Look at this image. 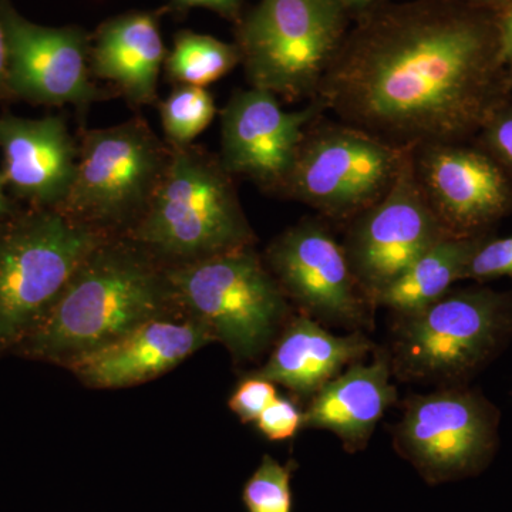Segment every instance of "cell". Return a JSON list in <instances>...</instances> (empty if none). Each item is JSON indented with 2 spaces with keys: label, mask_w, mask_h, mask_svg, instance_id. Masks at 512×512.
<instances>
[{
  "label": "cell",
  "mask_w": 512,
  "mask_h": 512,
  "mask_svg": "<svg viewBox=\"0 0 512 512\" xmlns=\"http://www.w3.org/2000/svg\"><path fill=\"white\" fill-rule=\"evenodd\" d=\"M173 308L165 265L130 239L110 237L13 353L67 367Z\"/></svg>",
  "instance_id": "7a4b0ae2"
},
{
  "label": "cell",
  "mask_w": 512,
  "mask_h": 512,
  "mask_svg": "<svg viewBox=\"0 0 512 512\" xmlns=\"http://www.w3.org/2000/svg\"><path fill=\"white\" fill-rule=\"evenodd\" d=\"M295 461L281 464L265 454L244 485L242 501L248 512H292L291 480Z\"/></svg>",
  "instance_id": "cb8c5ba5"
},
{
  "label": "cell",
  "mask_w": 512,
  "mask_h": 512,
  "mask_svg": "<svg viewBox=\"0 0 512 512\" xmlns=\"http://www.w3.org/2000/svg\"><path fill=\"white\" fill-rule=\"evenodd\" d=\"M500 278H512V237L488 238L470 259L463 274V281L487 282Z\"/></svg>",
  "instance_id": "d4e9b609"
},
{
  "label": "cell",
  "mask_w": 512,
  "mask_h": 512,
  "mask_svg": "<svg viewBox=\"0 0 512 512\" xmlns=\"http://www.w3.org/2000/svg\"><path fill=\"white\" fill-rule=\"evenodd\" d=\"M363 332L333 335L318 320L299 313L286 323L261 369L252 373L311 400L345 367L375 350Z\"/></svg>",
  "instance_id": "ffe728a7"
},
{
  "label": "cell",
  "mask_w": 512,
  "mask_h": 512,
  "mask_svg": "<svg viewBox=\"0 0 512 512\" xmlns=\"http://www.w3.org/2000/svg\"><path fill=\"white\" fill-rule=\"evenodd\" d=\"M264 261L288 301L325 325L372 328L373 303L350 268L345 248L318 220H303L268 245Z\"/></svg>",
  "instance_id": "8fae6325"
},
{
  "label": "cell",
  "mask_w": 512,
  "mask_h": 512,
  "mask_svg": "<svg viewBox=\"0 0 512 512\" xmlns=\"http://www.w3.org/2000/svg\"><path fill=\"white\" fill-rule=\"evenodd\" d=\"M392 376L387 352L370 363H353L309 400L302 429L330 431L348 453L365 450L384 413L397 402Z\"/></svg>",
  "instance_id": "ac0fdd59"
},
{
  "label": "cell",
  "mask_w": 512,
  "mask_h": 512,
  "mask_svg": "<svg viewBox=\"0 0 512 512\" xmlns=\"http://www.w3.org/2000/svg\"><path fill=\"white\" fill-rule=\"evenodd\" d=\"M338 2L346 9V12L349 13L350 18L353 20L359 18V16L366 13L367 10L380 5L384 0H338Z\"/></svg>",
  "instance_id": "d6a6232c"
},
{
  "label": "cell",
  "mask_w": 512,
  "mask_h": 512,
  "mask_svg": "<svg viewBox=\"0 0 512 512\" xmlns=\"http://www.w3.org/2000/svg\"><path fill=\"white\" fill-rule=\"evenodd\" d=\"M175 308L198 319L239 362L256 360L279 338L291 306L254 247L165 265Z\"/></svg>",
  "instance_id": "8992f818"
},
{
  "label": "cell",
  "mask_w": 512,
  "mask_h": 512,
  "mask_svg": "<svg viewBox=\"0 0 512 512\" xmlns=\"http://www.w3.org/2000/svg\"><path fill=\"white\" fill-rule=\"evenodd\" d=\"M10 100L8 89V53H6L5 29L0 16V104Z\"/></svg>",
  "instance_id": "f546056e"
},
{
  "label": "cell",
  "mask_w": 512,
  "mask_h": 512,
  "mask_svg": "<svg viewBox=\"0 0 512 512\" xmlns=\"http://www.w3.org/2000/svg\"><path fill=\"white\" fill-rule=\"evenodd\" d=\"M279 195L303 202L330 220H353L382 200L412 150H402L359 128L316 126Z\"/></svg>",
  "instance_id": "30bf717a"
},
{
  "label": "cell",
  "mask_w": 512,
  "mask_h": 512,
  "mask_svg": "<svg viewBox=\"0 0 512 512\" xmlns=\"http://www.w3.org/2000/svg\"><path fill=\"white\" fill-rule=\"evenodd\" d=\"M241 64L235 43L217 37L181 30L167 53L164 69L175 86L207 87L221 80Z\"/></svg>",
  "instance_id": "7402d4cb"
},
{
  "label": "cell",
  "mask_w": 512,
  "mask_h": 512,
  "mask_svg": "<svg viewBox=\"0 0 512 512\" xmlns=\"http://www.w3.org/2000/svg\"><path fill=\"white\" fill-rule=\"evenodd\" d=\"M276 397L278 392L275 383L252 375L238 384L229 397L228 406L244 423H255Z\"/></svg>",
  "instance_id": "484cf974"
},
{
  "label": "cell",
  "mask_w": 512,
  "mask_h": 512,
  "mask_svg": "<svg viewBox=\"0 0 512 512\" xmlns=\"http://www.w3.org/2000/svg\"><path fill=\"white\" fill-rule=\"evenodd\" d=\"M167 59L160 16L128 12L101 23L92 35L93 77L113 84L133 107L158 103V79Z\"/></svg>",
  "instance_id": "d6986e66"
},
{
  "label": "cell",
  "mask_w": 512,
  "mask_h": 512,
  "mask_svg": "<svg viewBox=\"0 0 512 512\" xmlns=\"http://www.w3.org/2000/svg\"><path fill=\"white\" fill-rule=\"evenodd\" d=\"M501 49L505 62H512V8L501 18Z\"/></svg>",
  "instance_id": "4dcf8cb0"
},
{
  "label": "cell",
  "mask_w": 512,
  "mask_h": 512,
  "mask_svg": "<svg viewBox=\"0 0 512 512\" xmlns=\"http://www.w3.org/2000/svg\"><path fill=\"white\" fill-rule=\"evenodd\" d=\"M167 5L177 15H183L191 9L204 8L235 23L242 16V0H167Z\"/></svg>",
  "instance_id": "f1b7e54d"
},
{
  "label": "cell",
  "mask_w": 512,
  "mask_h": 512,
  "mask_svg": "<svg viewBox=\"0 0 512 512\" xmlns=\"http://www.w3.org/2000/svg\"><path fill=\"white\" fill-rule=\"evenodd\" d=\"M255 423L266 439L271 441L289 440L293 439L302 429L303 412L292 400L278 396L266 407Z\"/></svg>",
  "instance_id": "4316f807"
},
{
  "label": "cell",
  "mask_w": 512,
  "mask_h": 512,
  "mask_svg": "<svg viewBox=\"0 0 512 512\" xmlns=\"http://www.w3.org/2000/svg\"><path fill=\"white\" fill-rule=\"evenodd\" d=\"M157 106L165 143L173 148L194 144L217 114L214 97L205 87L175 86Z\"/></svg>",
  "instance_id": "603a6c76"
},
{
  "label": "cell",
  "mask_w": 512,
  "mask_h": 512,
  "mask_svg": "<svg viewBox=\"0 0 512 512\" xmlns=\"http://www.w3.org/2000/svg\"><path fill=\"white\" fill-rule=\"evenodd\" d=\"M8 53L10 100L37 106H73L86 114L97 101L116 97L93 82L92 35L79 26L49 28L23 18L0 0Z\"/></svg>",
  "instance_id": "7c38bea8"
},
{
  "label": "cell",
  "mask_w": 512,
  "mask_h": 512,
  "mask_svg": "<svg viewBox=\"0 0 512 512\" xmlns=\"http://www.w3.org/2000/svg\"><path fill=\"white\" fill-rule=\"evenodd\" d=\"M510 76H511V83H512V62L510 63Z\"/></svg>",
  "instance_id": "e575fe53"
},
{
  "label": "cell",
  "mask_w": 512,
  "mask_h": 512,
  "mask_svg": "<svg viewBox=\"0 0 512 512\" xmlns=\"http://www.w3.org/2000/svg\"><path fill=\"white\" fill-rule=\"evenodd\" d=\"M483 150L497 161L512 178V103L491 119L480 133Z\"/></svg>",
  "instance_id": "83f0119b"
},
{
  "label": "cell",
  "mask_w": 512,
  "mask_h": 512,
  "mask_svg": "<svg viewBox=\"0 0 512 512\" xmlns=\"http://www.w3.org/2000/svg\"><path fill=\"white\" fill-rule=\"evenodd\" d=\"M443 238L446 232L424 197L410 151L382 200L353 218L343 248L375 306L376 296Z\"/></svg>",
  "instance_id": "4fadbf2b"
},
{
  "label": "cell",
  "mask_w": 512,
  "mask_h": 512,
  "mask_svg": "<svg viewBox=\"0 0 512 512\" xmlns=\"http://www.w3.org/2000/svg\"><path fill=\"white\" fill-rule=\"evenodd\" d=\"M124 237L164 265L183 264L245 247L256 237L234 177L220 156L171 147V160L150 207Z\"/></svg>",
  "instance_id": "3957f363"
},
{
  "label": "cell",
  "mask_w": 512,
  "mask_h": 512,
  "mask_svg": "<svg viewBox=\"0 0 512 512\" xmlns=\"http://www.w3.org/2000/svg\"><path fill=\"white\" fill-rule=\"evenodd\" d=\"M19 207V202L9 194L5 177H3L2 170H0V221L8 218L9 215H12Z\"/></svg>",
  "instance_id": "1f68e13d"
},
{
  "label": "cell",
  "mask_w": 512,
  "mask_h": 512,
  "mask_svg": "<svg viewBox=\"0 0 512 512\" xmlns=\"http://www.w3.org/2000/svg\"><path fill=\"white\" fill-rule=\"evenodd\" d=\"M323 107L285 111L266 90H237L221 110V163L232 177H244L262 191L278 194L291 174L306 130Z\"/></svg>",
  "instance_id": "9a60e30c"
},
{
  "label": "cell",
  "mask_w": 512,
  "mask_h": 512,
  "mask_svg": "<svg viewBox=\"0 0 512 512\" xmlns=\"http://www.w3.org/2000/svg\"><path fill=\"white\" fill-rule=\"evenodd\" d=\"M107 234L56 208L20 205L0 221V356L36 328Z\"/></svg>",
  "instance_id": "5b68a950"
},
{
  "label": "cell",
  "mask_w": 512,
  "mask_h": 512,
  "mask_svg": "<svg viewBox=\"0 0 512 512\" xmlns=\"http://www.w3.org/2000/svg\"><path fill=\"white\" fill-rule=\"evenodd\" d=\"M460 2L468 3V5L477 6V8L485 10H497L507 6L510 0H460Z\"/></svg>",
  "instance_id": "836d02e7"
},
{
  "label": "cell",
  "mask_w": 512,
  "mask_h": 512,
  "mask_svg": "<svg viewBox=\"0 0 512 512\" xmlns=\"http://www.w3.org/2000/svg\"><path fill=\"white\" fill-rule=\"evenodd\" d=\"M512 340V291L447 292L412 315L396 316L389 355L403 382L467 386Z\"/></svg>",
  "instance_id": "277c9868"
},
{
  "label": "cell",
  "mask_w": 512,
  "mask_h": 512,
  "mask_svg": "<svg viewBox=\"0 0 512 512\" xmlns=\"http://www.w3.org/2000/svg\"><path fill=\"white\" fill-rule=\"evenodd\" d=\"M412 154L417 181L447 237L491 235L512 211V178L483 148L434 144Z\"/></svg>",
  "instance_id": "5bb4252c"
},
{
  "label": "cell",
  "mask_w": 512,
  "mask_h": 512,
  "mask_svg": "<svg viewBox=\"0 0 512 512\" xmlns=\"http://www.w3.org/2000/svg\"><path fill=\"white\" fill-rule=\"evenodd\" d=\"M211 342L214 336L200 320L165 315L67 367L87 386L120 389L163 375Z\"/></svg>",
  "instance_id": "e0dca14e"
},
{
  "label": "cell",
  "mask_w": 512,
  "mask_h": 512,
  "mask_svg": "<svg viewBox=\"0 0 512 512\" xmlns=\"http://www.w3.org/2000/svg\"><path fill=\"white\" fill-rule=\"evenodd\" d=\"M72 190L60 210L116 237L141 220L167 173L171 147L137 116L106 128H84Z\"/></svg>",
  "instance_id": "ba28073f"
},
{
  "label": "cell",
  "mask_w": 512,
  "mask_h": 512,
  "mask_svg": "<svg viewBox=\"0 0 512 512\" xmlns=\"http://www.w3.org/2000/svg\"><path fill=\"white\" fill-rule=\"evenodd\" d=\"M2 170L9 194L37 208H60L76 177L79 146L62 116H0Z\"/></svg>",
  "instance_id": "2e32d148"
},
{
  "label": "cell",
  "mask_w": 512,
  "mask_h": 512,
  "mask_svg": "<svg viewBox=\"0 0 512 512\" xmlns=\"http://www.w3.org/2000/svg\"><path fill=\"white\" fill-rule=\"evenodd\" d=\"M488 238L491 235L441 239L376 296V308L406 316L439 301L451 286L463 281L468 262Z\"/></svg>",
  "instance_id": "44dd1931"
},
{
  "label": "cell",
  "mask_w": 512,
  "mask_h": 512,
  "mask_svg": "<svg viewBox=\"0 0 512 512\" xmlns=\"http://www.w3.org/2000/svg\"><path fill=\"white\" fill-rule=\"evenodd\" d=\"M500 410L480 390L440 387L414 394L392 429L393 446L427 484L476 477L500 444Z\"/></svg>",
  "instance_id": "9c48e42d"
},
{
  "label": "cell",
  "mask_w": 512,
  "mask_h": 512,
  "mask_svg": "<svg viewBox=\"0 0 512 512\" xmlns=\"http://www.w3.org/2000/svg\"><path fill=\"white\" fill-rule=\"evenodd\" d=\"M350 22L338 0H259L235 30L249 86L313 99Z\"/></svg>",
  "instance_id": "52a82bcc"
},
{
  "label": "cell",
  "mask_w": 512,
  "mask_h": 512,
  "mask_svg": "<svg viewBox=\"0 0 512 512\" xmlns=\"http://www.w3.org/2000/svg\"><path fill=\"white\" fill-rule=\"evenodd\" d=\"M460 0H387L355 20L312 100L402 150L463 144L511 101L501 18Z\"/></svg>",
  "instance_id": "6da1fadb"
}]
</instances>
